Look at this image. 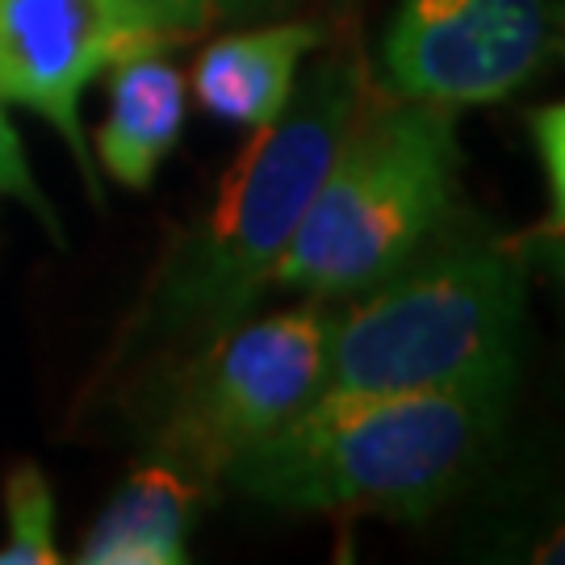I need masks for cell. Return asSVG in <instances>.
I'll return each mask as SVG.
<instances>
[{
    "label": "cell",
    "instance_id": "cell-1",
    "mask_svg": "<svg viewBox=\"0 0 565 565\" xmlns=\"http://www.w3.org/2000/svg\"><path fill=\"white\" fill-rule=\"evenodd\" d=\"M364 93V63L352 51L331 55L294 84L289 105L256 126V139L231 163L202 223L189 226L163 256L135 310V340H210L260 302Z\"/></svg>",
    "mask_w": 565,
    "mask_h": 565
},
{
    "label": "cell",
    "instance_id": "cell-2",
    "mask_svg": "<svg viewBox=\"0 0 565 565\" xmlns=\"http://www.w3.org/2000/svg\"><path fill=\"white\" fill-rule=\"evenodd\" d=\"M507 403L486 390H323L226 465L223 482L281 511L427 520L482 469Z\"/></svg>",
    "mask_w": 565,
    "mask_h": 565
},
{
    "label": "cell",
    "instance_id": "cell-3",
    "mask_svg": "<svg viewBox=\"0 0 565 565\" xmlns=\"http://www.w3.org/2000/svg\"><path fill=\"white\" fill-rule=\"evenodd\" d=\"M457 168V109L364 93L273 285L310 302L377 289L448 231Z\"/></svg>",
    "mask_w": 565,
    "mask_h": 565
},
{
    "label": "cell",
    "instance_id": "cell-4",
    "mask_svg": "<svg viewBox=\"0 0 565 565\" xmlns=\"http://www.w3.org/2000/svg\"><path fill=\"white\" fill-rule=\"evenodd\" d=\"M524 264L494 239L431 243L331 327L327 390L511 394L524 340Z\"/></svg>",
    "mask_w": 565,
    "mask_h": 565
},
{
    "label": "cell",
    "instance_id": "cell-5",
    "mask_svg": "<svg viewBox=\"0 0 565 565\" xmlns=\"http://www.w3.org/2000/svg\"><path fill=\"white\" fill-rule=\"evenodd\" d=\"M331 327L319 302L210 335L163 390L156 452L210 482L327 390Z\"/></svg>",
    "mask_w": 565,
    "mask_h": 565
},
{
    "label": "cell",
    "instance_id": "cell-6",
    "mask_svg": "<svg viewBox=\"0 0 565 565\" xmlns=\"http://www.w3.org/2000/svg\"><path fill=\"white\" fill-rule=\"evenodd\" d=\"M557 55V0H398L382 39L394 97L465 109L520 93Z\"/></svg>",
    "mask_w": 565,
    "mask_h": 565
},
{
    "label": "cell",
    "instance_id": "cell-7",
    "mask_svg": "<svg viewBox=\"0 0 565 565\" xmlns=\"http://www.w3.org/2000/svg\"><path fill=\"white\" fill-rule=\"evenodd\" d=\"M126 51H135V42L97 0H0V102L25 105L60 130L97 205L102 181L84 139L81 97Z\"/></svg>",
    "mask_w": 565,
    "mask_h": 565
},
{
    "label": "cell",
    "instance_id": "cell-8",
    "mask_svg": "<svg viewBox=\"0 0 565 565\" xmlns=\"http://www.w3.org/2000/svg\"><path fill=\"white\" fill-rule=\"evenodd\" d=\"M184 130V81L163 60V46H135L114 60L109 118L97 130L93 160H102L109 181L130 193L151 189L163 160Z\"/></svg>",
    "mask_w": 565,
    "mask_h": 565
},
{
    "label": "cell",
    "instance_id": "cell-9",
    "mask_svg": "<svg viewBox=\"0 0 565 565\" xmlns=\"http://www.w3.org/2000/svg\"><path fill=\"white\" fill-rule=\"evenodd\" d=\"M323 42L315 21H281L210 42L193 67V88L205 114L235 126H264L281 114L302 60Z\"/></svg>",
    "mask_w": 565,
    "mask_h": 565
},
{
    "label": "cell",
    "instance_id": "cell-10",
    "mask_svg": "<svg viewBox=\"0 0 565 565\" xmlns=\"http://www.w3.org/2000/svg\"><path fill=\"white\" fill-rule=\"evenodd\" d=\"M205 507L198 478L177 465L151 461L135 469L88 527L81 565H181L189 562V532Z\"/></svg>",
    "mask_w": 565,
    "mask_h": 565
},
{
    "label": "cell",
    "instance_id": "cell-11",
    "mask_svg": "<svg viewBox=\"0 0 565 565\" xmlns=\"http://www.w3.org/2000/svg\"><path fill=\"white\" fill-rule=\"evenodd\" d=\"M97 4L135 46H168L198 39L226 21L273 13L285 0H97Z\"/></svg>",
    "mask_w": 565,
    "mask_h": 565
},
{
    "label": "cell",
    "instance_id": "cell-12",
    "mask_svg": "<svg viewBox=\"0 0 565 565\" xmlns=\"http://www.w3.org/2000/svg\"><path fill=\"white\" fill-rule=\"evenodd\" d=\"M55 490L34 461H18L4 473V541L0 565H55Z\"/></svg>",
    "mask_w": 565,
    "mask_h": 565
},
{
    "label": "cell",
    "instance_id": "cell-13",
    "mask_svg": "<svg viewBox=\"0 0 565 565\" xmlns=\"http://www.w3.org/2000/svg\"><path fill=\"white\" fill-rule=\"evenodd\" d=\"M0 198H13V202L25 205V210L42 223V231L63 247L60 214H55L51 198H46V193L39 189V181H34V168H30V160H25L18 130L9 126L4 109H0Z\"/></svg>",
    "mask_w": 565,
    "mask_h": 565
}]
</instances>
